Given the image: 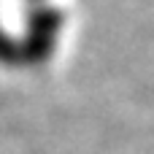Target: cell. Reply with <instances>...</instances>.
Instances as JSON below:
<instances>
[{"label":"cell","mask_w":154,"mask_h":154,"mask_svg":"<svg viewBox=\"0 0 154 154\" xmlns=\"http://www.w3.org/2000/svg\"><path fill=\"white\" fill-rule=\"evenodd\" d=\"M62 24V16L51 8H38L32 11L30 22H27V35H24V54L27 60L38 62V60H46L54 41H57V30Z\"/></svg>","instance_id":"1"},{"label":"cell","mask_w":154,"mask_h":154,"mask_svg":"<svg viewBox=\"0 0 154 154\" xmlns=\"http://www.w3.org/2000/svg\"><path fill=\"white\" fill-rule=\"evenodd\" d=\"M0 62H19V49L5 32H0Z\"/></svg>","instance_id":"2"}]
</instances>
